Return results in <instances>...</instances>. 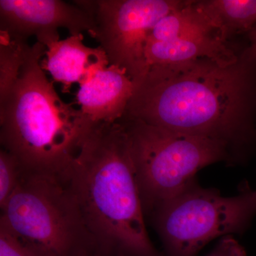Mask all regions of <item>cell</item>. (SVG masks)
<instances>
[{
	"label": "cell",
	"mask_w": 256,
	"mask_h": 256,
	"mask_svg": "<svg viewBox=\"0 0 256 256\" xmlns=\"http://www.w3.org/2000/svg\"><path fill=\"white\" fill-rule=\"evenodd\" d=\"M124 116L225 146L232 164L256 150V60L198 58L150 66Z\"/></svg>",
	"instance_id": "6da1fadb"
},
{
	"label": "cell",
	"mask_w": 256,
	"mask_h": 256,
	"mask_svg": "<svg viewBox=\"0 0 256 256\" xmlns=\"http://www.w3.org/2000/svg\"><path fill=\"white\" fill-rule=\"evenodd\" d=\"M60 178L96 242L128 256H162L146 232L130 143L120 120L94 124Z\"/></svg>",
	"instance_id": "7a4b0ae2"
},
{
	"label": "cell",
	"mask_w": 256,
	"mask_h": 256,
	"mask_svg": "<svg viewBox=\"0 0 256 256\" xmlns=\"http://www.w3.org/2000/svg\"><path fill=\"white\" fill-rule=\"evenodd\" d=\"M46 50L28 45L18 80L0 98V143L25 169L62 176L96 124L58 95L41 66Z\"/></svg>",
	"instance_id": "3957f363"
},
{
	"label": "cell",
	"mask_w": 256,
	"mask_h": 256,
	"mask_svg": "<svg viewBox=\"0 0 256 256\" xmlns=\"http://www.w3.org/2000/svg\"><path fill=\"white\" fill-rule=\"evenodd\" d=\"M1 210L0 226L44 256H77L96 242L57 175L24 168Z\"/></svg>",
	"instance_id": "277c9868"
},
{
	"label": "cell",
	"mask_w": 256,
	"mask_h": 256,
	"mask_svg": "<svg viewBox=\"0 0 256 256\" xmlns=\"http://www.w3.org/2000/svg\"><path fill=\"white\" fill-rule=\"evenodd\" d=\"M144 213L181 193L200 170L220 162L232 164L226 148L206 138L151 126L124 116Z\"/></svg>",
	"instance_id": "5b68a950"
},
{
	"label": "cell",
	"mask_w": 256,
	"mask_h": 256,
	"mask_svg": "<svg viewBox=\"0 0 256 256\" xmlns=\"http://www.w3.org/2000/svg\"><path fill=\"white\" fill-rule=\"evenodd\" d=\"M152 213L166 256H196L214 239L247 230L256 215V191L246 184L225 197L194 180Z\"/></svg>",
	"instance_id": "8992f818"
},
{
	"label": "cell",
	"mask_w": 256,
	"mask_h": 256,
	"mask_svg": "<svg viewBox=\"0 0 256 256\" xmlns=\"http://www.w3.org/2000/svg\"><path fill=\"white\" fill-rule=\"evenodd\" d=\"M180 0H98L76 4L94 16L90 34L110 64L126 69L136 87L148 73L146 47L156 23L181 6Z\"/></svg>",
	"instance_id": "52a82bcc"
},
{
	"label": "cell",
	"mask_w": 256,
	"mask_h": 256,
	"mask_svg": "<svg viewBox=\"0 0 256 256\" xmlns=\"http://www.w3.org/2000/svg\"><path fill=\"white\" fill-rule=\"evenodd\" d=\"M94 16L74 3L62 0H0V34L16 41L37 42L48 47L60 41L58 28L70 35L95 28Z\"/></svg>",
	"instance_id": "ba28073f"
},
{
	"label": "cell",
	"mask_w": 256,
	"mask_h": 256,
	"mask_svg": "<svg viewBox=\"0 0 256 256\" xmlns=\"http://www.w3.org/2000/svg\"><path fill=\"white\" fill-rule=\"evenodd\" d=\"M79 86L77 102L94 124L122 118L136 90L126 69L112 64L94 67Z\"/></svg>",
	"instance_id": "9c48e42d"
},
{
	"label": "cell",
	"mask_w": 256,
	"mask_h": 256,
	"mask_svg": "<svg viewBox=\"0 0 256 256\" xmlns=\"http://www.w3.org/2000/svg\"><path fill=\"white\" fill-rule=\"evenodd\" d=\"M84 40L82 34H78L54 42L46 47L45 57L41 60L42 69L62 84L64 92H70L73 84H80L94 67L110 64L100 46H88Z\"/></svg>",
	"instance_id": "30bf717a"
},
{
	"label": "cell",
	"mask_w": 256,
	"mask_h": 256,
	"mask_svg": "<svg viewBox=\"0 0 256 256\" xmlns=\"http://www.w3.org/2000/svg\"><path fill=\"white\" fill-rule=\"evenodd\" d=\"M242 50L236 52L217 35L186 36L165 42L148 41L146 58L148 67L184 63L204 57L232 62L238 58Z\"/></svg>",
	"instance_id": "8fae6325"
},
{
	"label": "cell",
	"mask_w": 256,
	"mask_h": 256,
	"mask_svg": "<svg viewBox=\"0 0 256 256\" xmlns=\"http://www.w3.org/2000/svg\"><path fill=\"white\" fill-rule=\"evenodd\" d=\"M208 35H217L220 38L215 25L198 1H184L156 24L148 42H165L182 37Z\"/></svg>",
	"instance_id": "7c38bea8"
},
{
	"label": "cell",
	"mask_w": 256,
	"mask_h": 256,
	"mask_svg": "<svg viewBox=\"0 0 256 256\" xmlns=\"http://www.w3.org/2000/svg\"><path fill=\"white\" fill-rule=\"evenodd\" d=\"M198 2L225 43L229 44L232 36L247 35L256 26V0H203Z\"/></svg>",
	"instance_id": "4fadbf2b"
},
{
	"label": "cell",
	"mask_w": 256,
	"mask_h": 256,
	"mask_svg": "<svg viewBox=\"0 0 256 256\" xmlns=\"http://www.w3.org/2000/svg\"><path fill=\"white\" fill-rule=\"evenodd\" d=\"M28 45V42L11 40L0 34V98L18 80Z\"/></svg>",
	"instance_id": "5bb4252c"
},
{
	"label": "cell",
	"mask_w": 256,
	"mask_h": 256,
	"mask_svg": "<svg viewBox=\"0 0 256 256\" xmlns=\"http://www.w3.org/2000/svg\"><path fill=\"white\" fill-rule=\"evenodd\" d=\"M24 168L18 158L8 152L0 151V208L12 194L18 186Z\"/></svg>",
	"instance_id": "9a60e30c"
},
{
	"label": "cell",
	"mask_w": 256,
	"mask_h": 256,
	"mask_svg": "<svg viewBox=\"0 0 256 256\" xmlns=\"http://www.w3.org/2000/svg\"><path fill=\"white\" fill-rule=\"evenodd\" d=\"M0 256H44L0 226Z\"/></svg>",
	"instance_id": "2e32d148"
},
{
	"label": "cell",
	"mask_w": 256,
	"mask_h": 256,
	"mask_svg": "<svg viewBox=\"0 0 256 256\" xmlns=\"http://www.w3.org/2000/svg\"><path fill=\"white\" fill-rule=\"evenodd\" d=\"M208 256H247L244 248L230 236L220 239Z\"/></svg>",
	"instance_id": "e0dca14e"
},
{
	"label": "cell",
	"mask_w": 256,
	"mask_h": 256,
	"mask_svg": "<svg viewBox=\"0 0 256 256\" xmlns=\"http://www.w3.org/2000/svg\"><path fill=\"white\" fill-rule=\"evenodd\" d=\"M77 256H128L112 248L94 242L82 250Z\"/></svg>",
	"instance_id": "ac0fdd59"
},
{
	"label": "cell",
	"mask_w": 256,
	"mask_h": 256,
	"mask_svg": "<svg viewBox=\"0 0 256 256\" xmlns=\"http://www.w3.org/2000/svg\"><path fill=\"white\" fill-rule=\"evenodd\" d=\"M248 44L246 50L252 58L256 60V26L246 35Z\"/></svg>",
	"instance_id": "d6986e66"
}]
</instances>
